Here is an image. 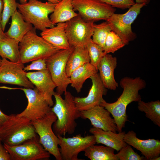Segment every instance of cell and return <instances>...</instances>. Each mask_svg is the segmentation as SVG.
Wrapping results in <instances>:
<instances>
[{
    "mask_svg": "<svg viewBox=\"0 0 160 160\" xmlns=\"http://www.w3.org/2000/svg\"><path fill=\"white\" fill-rule=\"evenodd\" d=\"M145 81L140 77L132 78L126 77L121 79L120 85L123 91L117 100L113 103H108L103 99L100 105L104 107L111 114L117 126V131L121 132L128 121L126 113L127 105L133 102L141 100L139 91L146 87Z\"/></svg>",
    "mask_w": 160,
    "mask_h": 160,
    "instance_id": "6da1fadb",
    "label": "cell"
},
{
    "mask_svg": "<svg viewBox=\"0 0 160 160\" xmlns=\"http://www.w3.org/2000/svg\"><path fill=\"white\" fill-rule=\"evenodd\" d=\"M64 98L55 92L54 95L55 103L51 111L56 115L57 119L53 124V129L56 135L64 136L66 134L73 133L77 126L76 120L81 117L80 111L76 107L71 93L66 91Z\"/></svg>",
    "mask_w": 160,
    "mask_h": 160,
    "instance_id": "7a4b0ae2",
    "label": "cell"
},
{
    "mask_svg": "<svg viewBox=\"0 0 160 160\" xmlns=\"http://www.w3.org/2000/svg\"><path fill=\"white\" fill-rule=\"evenodd\" d=\"M33 28L19 42L20 61L23 64L39 59H46L60 49L41 36H38Z\"/></svg>",
    "mask_w": 160,
    "mask_h": 160,
    "instance_id": "3957f363",
    "label": "cell"
},
{
    "mask_svg": "<svg viewBox=\"0 0 160 160\" xmlns=\"http://www.w3.org/2000/svg\"><path fill=\"white\" fill-rule=\"evenodd\" d=\"M56 4L38 0H28L24 4L17 3L18 11L25 21L41 31L55 26L49 15L53 12Z\"/></svg>",
    "mask_w": 160,
    "mask_h": 160,
    "instance_id": "277c9868",
    "label": "cell"
},
{
    "mask_svg": "<svg viewBox=\"0 0 160 160\" xmlns=\"http://www.w3.org/2000/svg\"><path fill=\"white\" fill-rule=\"evenodd\" d=\"M57 119L52 111L43 117L31 121L36 133L39 137V142L57 160H62L58 147L59 140L54 132L52 126Z\"/></svg>",
    "mask_w": 160,
    "mask_h": 160,
    "instance_id": "5b68a950",
    "label": "cell"
},
{
    "mask_svg": "<svg viewBox=\"0 0 160 160\" xmlns=\"http://www.w3.org/2000/svg\"><path fill=\"white\" fill-rule=\"evenodd\" d=\"M74 47L61 49L46 59L47 69L56 86V92L62 95L71 84L66 71L68 59Z\"/></svg>",
    "mask_w": 160,
    "mask_h": 160,
    "instance_id": "8992f818",
    "label": "cell"
},
{
    "mask_svg": "<svg viewBox=\"0 0 160 160\" xmlns=\"http://www.w3.org/2000/svg\"><path fill=\"white\" fill-rule=\"evenodd\" d=\"M146 5L144 4H135L123 14H112L107 19L111 30L117 34L126 45L136 38V35L133 32L131 25L140 13L141 8Z\"/></svg>",
    "mask_w": 160,
    "mask_h": 160,
    "instance_id": "52a82bcc",
    "label": "cell"
},
{
    "mask_svg": "<svg viewBox=\"0 0 160 160\" xmlns=\"http://www.w3.org/2000/svg\"><path fill=\"white\" fill-rule=\"evenodd\" d=\"M94 22L84 20L79 14L66 22L65 32L71 47H86L92 39Z\"/></svg>",
    "mask_w": 160,
    "mask_h": 160,
    "instance_id": "ba28073f",
    "label": "cell"
},
{
    "mask_svg": "<svg viewBox=\"0 0 160 160\" xmlns=\"http://www.w3.org/2000/svg\"><path fill=\"white\" fill-rule=\"evenodd\" d=\"M74 10L84 20H106L116 9L104 2L96 0H72Z\"/></svg>",
    "mask_w": 160,
    "mask_h": 160,
    "instance_id": "9c48e42d",
    "label": "cell"
},
{
    "mask_svg": "<svg viewBox=\"0 0 160 160\" xmlns=\"http://www.w3.org/2000/svg\"><path fill=\"white\" fill-rule=\"evenodd\" d=\"M3 145L11 160H47L50 156L36 137L17 145H10L4 143Z\"/></svg>",
    "mask_w": 160,
    "mask_h": 160,
    "instance_id": "30bf717a",
    "label": "cell"
},
{
    "mask_svg": "<svg viewBox=\"0 0 160 160\" xmlns=\"http://www.w3.org/2000/svg\"><path fill=\"white\" fill-rule=\"evenodd\" d=\"M59 140L58 145L60 154L63 160H81L78 155L88 147L96 143L93 135L82 136L78 134L72 137H66L57 135Z\"/></svg>",
    "mask_w": 160,
    "mask_h": 160,
    "instance_id": "8fae6325",
    "label": "cell"
},
{
    "mask_svg": "<svg viewBox=\"0 0 160 160\" xmlns=\"http://www.w3.org/2000/svg\"><path fill=\"white\" fill-rule=\"evenodd\" d=\"M9 89H20L23 91L28 100L25 109L18 114L26 117L31 121L41 118L51 111V107L38 89L25 88H13Z\"/></svg>",
    "mask_w": 160,
    "mask_h": 160,
    "instance_id": "7c38bea8",
    "label": "cell"
},
{
    "mask_svg": "<svg viewBox=\"0 0 160 160\" xmlns=\"http://www.w3.org/2000/svg\"><path fill=\"white\" fill-rule=\"evenodd\" d=\"M24 64L20 61L13 62L7 59H1L0 66V83L33 88L34 86L28 78L23 69Z\"/></svg>",
    "mask_w": 160,
    "mask_h": 160,
    "instance_id": "4fadbf2b",
    "label": "cell"
},
{
    "mask_svg": "<svg viewBox=\"0 0 160 160\" xmlns=\"http://www.w3.org/2000/svg\"><path fill=\"white\" fill-rule=\"evenodd\" d=\"M90 78L92 85L87 95L85 97H74L77 109L80 111L86 110L100 105L103 96L107 94V89L103 85L98 73Z\"/></svg>",
    "mask_w": 160,
    "mask_h": 160,
    "instance_id": "5bb4252c",
    "label": "cell"
},
{
    "mask_svg": "<svg viewBox=\"0 0 160 160\" xmlns=\"http://www.w3.org/2000/svg\"><path fill=\"white\" fill-rule=\"evenodd\" d=\"M80 113L81 118L89 120L93 127L115 133L117 131L114 119L111 116L110 112L103 106L96 105L87 110L80 111Z\"/></svg>",
    "mask_w": 160,
    "mask_h": 160,
    "instance_id": "9a60e30c",
    "label": "cell"
},
{
    "mask_svg": "<svg viewBox=\"0 0 160 160\" xmlns=\"http://www.w3.org/2000/svg\"><path fill=\"white\" fill-rule=\"evenodd\" d=\"M27 77L36 86L50 106L54 105L52 97L56 87L50 74L47 69L34 72L26 73Z\"/></svg>",
    "mask_w": 160,
    "mask_h": 160,
    "instance_id": "2e32d148",
    "label": "cell"
},
{
    "mask_svg": "<svg viewBox=\"0 0 160 160\" xmlns=\"http://www.w3.org/2000/svg\"><path fill=\"white\" fill-rule=\"evenodd\" d=\"M124 140L128 145L140 151L147 160H151L159 156L160 141L159 140H141L137 137L135 132L131 130L125 133Z\"/></svg>",
    "mask_w": 160,
    "mask_h": 160,
    "instance_id": "e0dca14e",
    "label": "cell"
},
{
    "mask_svg": "<svg viewBox=\"0 0 160 160\" xmlns=\"http://www.w3.org/2000/svg\"><path fill=\"white\" fill-rule=\"evenodd\" d=\"M117 65V59L109 54H105L99 63L98 71L101 79L107 89L115 90L118 87L114 76V71Z\"/></svg>",
    "mask_w": 160,
    "mask_h": 160,
    "instance_id": "ac0fdd59",
    "label": "cell"
},
{
    "mask_svg": "<svg viewBox=\"0 0 160 160\" xmlns=\"http://www.w3.org/2000/svg\"><path fill=\"white\" fill-rule=\"evenodd\" d=\"M89 131L94 136L96 143L103 144L117 151L127 145L124 140L125 132L116 133L94 127L91 128Z\"/></svg>",
    "mask_w": 160,
    "mask_h": 160,
    "instance_id": "d6986e66",
    "label": "cell"
},
{
    "mask_svg": "<svg viewBox=\"0 0 160 160\" xmlns=\"http://www.w3.org/2000/svg\"><path fill=\"white\" fill-rule=\"evenodd\" d=\"M66 22L57 23L56 26L41 31V36L48 42L60 50L69 48L71 46L66 36Z\"/></svg>",
    "mask_w": 160,
    "mask_h": 160,
    "instance_id": "ffe728a7",
    "label": "cell"
},
{
    "mask_svg": "<svg viewBox=\"0 0 160 160\" xmlns=\"http://www.w3.org/2000/svg\"><path fill=\"white\" fill-rule=\"evenodd\" d=\"M11 23L7 31L4 32L6 36L15 39L19 42L33 27V25L26 22L17 10L11 16Z\"/></svg>",
    "mask_w": 160,
    "mask_h": 160,
    "instance_id": "44dd1931",
    "label": "cell"
},
{
    "mask_svg": "<svg viewBox=\"0 0 160 160\" xmlns=\"http://www.w3.org/2000/svg\"><path fill=\"white\" fill-rule=\"evenodd\" d=\"M98 72V70L90 63L81 66L74 70L70 75L71 86L77 92H80L86 80Z\"/></svg>",
    "mask_w": 160,
    "mask_h": 160,
    "instance_id": "7402d4cb",
    "label": "cell"
},
{
    "mask_svg": "<svg viewBox=\"0 0 160 160\" xmlns=\"http://www.w3.org/2000/svg\"><path fill=\"white\" fill-rule=\"evenodd\" d=\"M72 0H62L57 4L50 19L55 24L60 23L66 22L79 14L74 10Z\"/></svg>",
    "mask_w": 160,
    "mask_h": 160,
    "instance_id": "603a6c76",
    "label": "cell"
},
{
    "mask_svg": "<svg viewBox=\"0 0 160 160\" xmlns=\"http://www.w3.org/2000/svg\"><path fill=\"white\" fill-rule=\"evenodd\" d=\"M31 123V121L25 117L18 114H12L0 127V138L2 140L22 127Z\"/></svg>",
    "mask_w": 160,
    "mask_h": 160,
    "instance_id": "cb8c5ba5",
    "label": "cell"
},
{
    "mask_svg": "<svg viewBox=\"0 0 160 160\" xmlns=\"http://www.w3.org/2000/svg\"><path fill=\"white\" fill-rule=\"evenodd\" d=\"M90 63V59L86 47H75L67 60L66 71L69 77L72 72L81 66Z\"/></svg>",
    "mask_w": 160,
    "mask_h": 160,
    "instance_id": "d4e9b609",
    "label": "cell"
},
{
    "mask_svg": "<svg viewBox=\"0 0 160 160\" xmlns=\"http://www.w3.org/2000/svg\"><path fill=\"white\" fill-rule=\"evenodd\" d=\"M19 42L14 39L6 37L0 40V56L13 62L20 61Z\"/></svg>",
    "mask_w": 160,
    "mask_h": 160,
    "instance_id": "484cf974",
    "label": "cell"
},
{
    "mask_svg": "<svg viewBox=\"0 0 160 160\" xmlns=\"http://www.w3.org/2000/svg\"><path fill=\"white\" fill-rule=\"evenodd\" d=\"M115 150L103 145H92L87 148L84 155L91 160H118Z\"/></svg>",
    "mask_w": 160,
    "mask_h": 160,
    "instance_id": "4316f807",
    "label": "cell"
},
{
    "mask_svg": "<svg viewBox=\"0 0 160 160\" xmlns=\"http://www.w3.org/2000/svg\"><path fill=\"white\" fill-rule=\"evenodd\" d=\"M36 134L34 128L31 123L17 130L2 141L4 143L8 145H17L36 137Z\"/></svg>",
    "mask_w": 160,
    "mask_h": 160,
    "instance_id": "83f0119b",
    "label": "cell"
},
{
    "mask_svg": "<svg viewBox=\"0 0 160 160\" xmlns=\"http://www.w3.org/2000/svg\"><path fill=\"white\" fill-rule=\"evenodd\" d=\"M138 110L145 114L146 117L155 125L160 127V101L159 100L145 103L141 100L138 102Z\"/></svg>",
    "mask_w": 160,
    "mask_h": 160,
    "instance_id": "f1b7e54d",
    "label": "cell"
},
{
    "mask_svg": "<svg viewBox=\"0 0 160 160\" xmlns=\"http://www.w3.org/2000/svg\"><path fill=\"white\" fill-rule=\"evenodd\" d=\"M125 45L126 44L120 36L114 32L111 31L107 36L103 49L105 54L110 53H113Z\"/></svg>",
    "mask_w": 160,
    "mask_h": 160,
    "instance_id": "f546056e",
    "label": "cell"
},
{
    "mask_svg": "<svg viewBox=\"0 0 160 160\" xmlns=\"http://www.w3.org/2000/svg\"><path fill=\"white\" fill-rule=\"evenodd\" d=\"M111 31V28L106 21L98 24L94 23L93 33L92 39V41L103 48L107 36Z\"/></svg>",
    "mask_w": 160,
    "mask_h": 160,
    "instance_id": "4dcf8cb0",
    "label": "cell"
},
{
    "mask_svg": "<svg viewBox=\"0 0 160 160\" xmlns=\"http://www.w3.org/2000/svg\"><path fill=\"white\" fill-rule=\"evenodd\" d=\"M86 48L89 58L90 63L98 70L100 62L105 55L102 47L94 43L91 39L87 44Z\"/></svg>",
    "mask_w": 160,
    "mask_h": 160,
    "instance_id": "1f68e13d",
    "label": "cell"
},
{
    "mask_svg": "<svg viewBox=\"0 0 160 160\" xmlns=\"http://www.w3.org/2000/svg\"><path fill=\"white\" fill-rule=\"evenodd\" d=\"M3 8L0 25L4 31L6 25L11 17L17 10L16 0H3Z\"/></svg>",
    "mask_w": 160,
    "mask_h": 160,
    "instance_id": "d6a6232c",
    "label": "cell"
},
{
    "mask_svg": "<svg viewBox=\"0 0 160 160\" xmlns=\"http://www.w3.org/2000/svg\"><path fill=\"white\" fill-rule=\"evenodd\" d=\"M116 154L119 160H143L145 158L135 152L131 146L127 145Z\"/></svg>",
    "mask_w": 160,
    "mask_h": 160,
    "instance_id": "836d02e7",
    "label": "cell"
},
{
    "mask_svg": "<svg viewBox=\"0 0 160 160\" xmlns=\"http://www.w3.org/2000/svg\"><path fill=\"white\" fill-rule=\"evenodd\" d=\"M106 3L113 8L121 9L130 8L135 4L134 0H96Z\"/></svg>",
    "mask_w": 160,
    "mask_h": 160,
    "instance_id": "e575fe53",
    "label": "cell"
},
{
    "mask_svg": "<svg viewBox=\"0 0 160 160\" xmlns=\"http://www.w3.org/2000/svg\"><path fill=\"white\" fill-rule=\"evenodd\" d=\"M47 69L46 59H39L32 61L31 64L24 67L23 70L26 72L31 70L40 71Z\"/></svg>",
    "mask_w": 160,
    "mask_h": 160,
    "instance_id": "d590c367",
    "label": "cell"
},
{
    "mask_svg": "<svg viewBox=\"0 0 160 160\" xmlns=\"http://www.w3.org/2000/svg\"><path fill=\"white\" fill-rule=\"evenodd\" d=\"M0 140V160H11L8 152Z\"/></svg>",
    "mask_w": 160,
    "mask_h": 160,
    "instance_id": "8d00e7d4",
    "label": "cell"
},
{
    "mask_svg": "<svg viewBox=\"0 0 160 160\" xmlns=\"http://www.w3.org/2000/svg\"><path fill=\"white\" fill-rule=\"evenodd\" d=\"M9 115L4 113L0 109V127L8 119Z\"/></svg>",
    "mask_w": 160,
    "mask_h": 160,
    "instance_id": "74e56055",
    "label": "cell"
},
{
    "mask_svg": "<svg viewBox=\"0 0 160 160\" xmlns=\"http://www.w3.org/2000/svg\"><path fill=\"white\" fill-rule=\"evenodd\" d=\"M151 0H135L136 3L144 4L146 5L148 4Z\"/></svg>",
    "mask_w": 160,
    "mask_h": 160,
    "instance_id": "f35d334b",
    "label": "cell"
},
{
    "mask_svg": "<svg viewBox=\"0 0 160 160\" xmlns=\"http://www.w3.org/2000/svg\"><path fill=\"white\" fill-rule=\"evenodd\" d=\"M7 37L0 25V40Z\"/></svg>",
    "mask_w": 160,
    "mask_h": 160,
    "instance_id": "ab89813d",
    "label": "cell"
},
{
    "mask_svg": "<svg viewBox=\"0 0 160 160\" xmlns=\"http://www.w3.org/2000/svg\"><path fill=\"white\" fill-rule=\"evenodd\" d=\"M3 8V0H0V25L2 13Z\"/></svg>",
    "mask_w": 160,
    "mask_h": 160,
    "instance_id": "60d3db41",
    "label": "cell"
},
{
    "mask_svg": "<svg viewBox=\"0 0 160 160\" xmlns=\"http://www.w3.org/2000/svg\"><path fill=\"white\" fill-rule=\"evenodd\" d=\"M51 3L54 4H57L60 2L62 0H46Z\"/></svg>",
    "mask_w": 160,
    "mask_h": 160,
    "instance_id": "b9f144b4",
    "label": "cell"
},
{
    "mask_svg": "<svg viewBox=\"0 0 160 160\" xmlns=\"http://www.w3.org/2000/svg\"><path fill=\"white\" fill-rule=\"evenodd\" d=\"M28 0H19L20 3L24 4L26 3Z\"/></svg>",
    "mask_w": 160,
    "mask_h": 160,
    "instance_id": "7bdbcfd3",
    "label": "cell"
},
{
    "mask_svg": "<svg viewBox=\"0 0 160 160\" xmlns=\"http://www.w3.org/2000/svg\"><path fill=\"white\" fill-rule=\"evenodd\" d=\"M160 159V157L159 156H157L154 158L153 159L151 160H159Z\"/></svg>",
    "mask_w": 160,
    "mask_h": 160,
    "instance_id": "ee69618b",
    "label": "cell"
},
{
    "mask_svg": "<svg viewBox=\"0 0 160 160\" xmlns=\"http://www.w3.org/2000/svg\"><path fill=\"white\" fill-rule=\"evenodd\" d=\"M1 59L0 58V66L1 64Z\"/></svg>",
    "mask_w": 160,
    "mask_h": 160,
    "instance_id": "f6af8a7d",
    "label": "cell"
},
{
    "mask_svg": "<svg viewBox=\"0 0 160 160\" xmlns=\"http://www.w3.org/2000/svg\"><path fill=\"white\" fill-rule=\"evenodd\" d=\"M0 140H2L1 138H0Z\"/></svg>",
    "mask_w": 160,
    "mask_h": 160,
    "instance_id": "bcb514c9",
    "label": "cell"
}]
</instances>
